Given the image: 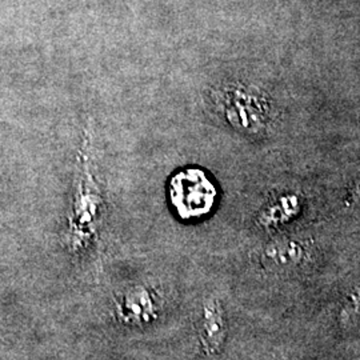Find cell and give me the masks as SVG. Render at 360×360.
I'll list each match as a JSON object with an SVG mask.
<instances>
[{"mask_svg":"<svg viewBox=\"0 0 360 360\" xmlns=\"http://www.w3.org/2000/svg\"><path fill=\"white\" fill-rule=\"evenodd\" d=\"M205 340L207 347L219 348L224 339V322L218 303L210 302L205 307Z\"/></svg>","mask_w":360,"mask_h":360,"instance_id":"obj_2","label":"cell"},{"mask_svg":"<svg viewBox=\"0 0 360 360\" xmlns=\"http://www.w3.org/2000/svg\"><path fill=\"white\" fill-rule=\"evenodd\" d=\"M169 198L180 218H202L212 210L217 190L202 169L186 168L171 179Z\"/></svg>","mask_w":360,"mask_h":360,"instance_id":"obj_1","label":"cell"},{"mask_svg":"<svg viewBox=\"0 0 360 360\" xmlns=\"http://www.w3.org/2000/svg\"><path fill=\"white\" fill-rule=\"evenodd\" d=\"M264 257L267 263L275 267H287L302 260L303 250L294 242H282L270 245L264 252Z\"/></svg>","mask_w":360,"mask_h":360,"instance_id":"obj_3","label":"cell"}]
</instances>
